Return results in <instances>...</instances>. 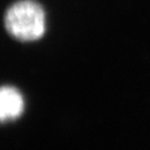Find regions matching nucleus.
<instances>
[{
    "label": "nucleus",
    "mask_w": 150,
    "mask_h": 150,
    "mask_svg": "<svg viewBox=\"0 0 150 150\" xmlns=\"http://www.w3.org/2000/svg\"><path fill=\"white\" fill-rule=\"evenodd\" d=\"M4 26L9 35L20 41L39 40L46 28L44 9L31 0L18 1L7 8Z\"/></svg>",
    "instance_id": "f257e3e1"
},
{
    "label": "nucleus",
    "mask_w": 150,
    "mask_h": 150,
    "mask_svg": "<svg viewBox=\"0 0 150 150\" xmlns=\"http://www.w3.org/2000/svg\"><path fill=\"white\" fill-rule=\"evenodd\" d=\"M24 110L21 93L13 87H3L0 91V119L2 122L15 120Z\"/></svg>",
    "instance_id": "f03ea898"
}]
</instances>
